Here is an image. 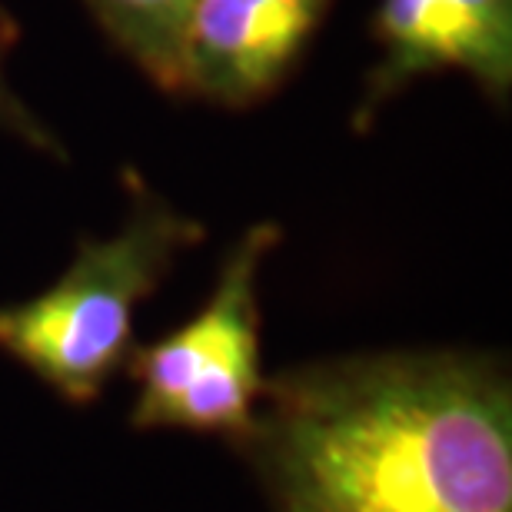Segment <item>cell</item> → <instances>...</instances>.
Returning a JSON list of instances; mask_svg holds the SVG:
<instances>
[{
    "label": "cell",
    "instance_id": "cell-1",
    "mask_svg": "<svg viewBox=\"0 0 512 512\" xmlns=\"http://www.w3.org/2000/svg\"><path fill=\"white\" fill-rule=\"evenodd\" d=\"M276 512H512V383L489 353L393 350L266 380Z\"/></svg>",
    "mask_w": 512,
    "mask_h": 512
},
{
    "label": "cell",
    "instance_id": "cell-2",
    "mask_svg": "<svg viewBox=\"0 0 512 512\" xmlns=\"http://www.w3.org/2000/svg\"><path fill=\"white\" fill-rule=\"evenodd\" d=\"M127 217L104 240L80 237L57 283L24 303L0 306V353L27 366L67 403L90 406L124 370L133 313L157 293L173 260L207 237L137 170H124Z\"/></svg>",
    "mask_w": 512,
    "mask_h": 512
},
{
    "label": "cell",
    "instance_id": "cell-3",
    "mask_svg": "<svg viewBox=\"0 0 512 512\" xmlns=\"http://www.w3.org/2000/svg\"><path fill=\"white\" fill-rule=\"evenodd\" d=\"M280 240L276 223H253L223 256L217 286L197 316L163 340L133 346L124 366L140 386L133 429H187L250 446L266 389L256 283Z\"/></svg>",
    "mask_w": 512,
    "mask_h": 512
},
{
    "label": "cell",
    "instance_id": "cell-4",
    "mask_svg": "<svg viewBox=\"0 0 512 512\" xmlns=\"http://www.w3.org/2000/svg\"><path fill=\"white\" fill-rule=\"evenodd\" d=\"M333 0H193L170 94L220 107L260 104L293 74Z\"/></svg>",
    "mask_w": 512,
    "mask_h": 512
},
{
    "label": "cell",
    "instance_id": "cell-5",
    "mask_svg": "<svg viewBox=\"0 0 512 512\" xmlns=\"http://www.w3.org/2000/svg\"><path fill=\"white\" fill-rule=\"evenodd\" d=\"M373 40L380 57L356 107L360 130L389 97L439 70H463L493 104L509 100L512 0H380Z\"/></svg>",
    "mask_w": 512,
    "mask_h": 512
},
{
    "label": "cell",
    "instance_id": "cell-6",
    "mask_svg": "<svg viewBox=\"0 0 512 512\" xmlns=\"http://www.w3.org/2000/svg\"><path fill=\"white\" fill-rule=\"evenodd\" d=\"M100 30L153 84L170 90L180 30L193 0H84Z\"/></svg>",
    "mask_w": 512,
    "mask_h": 512
},
{
    "label": "cell",
    "instance_id": "cell-7",
    "mask_svg": "<svg viewBox=\"0 0 512 512\" xmlns=\"http://www.w3.org/2000/svg\"><path fill=\"white\" fill-rule=\"evenodd\" d=\"M17 37H20L17 20L7 14L4 4H0V130H7L10 137L27 143L30 150L60 160L64 157V143H60L57 133L24 104V97H20L7 80V57H10V50H14Z\"/></svg>",
    "mask_w": 512,
    "mask_h": 512
}]
</instances>
